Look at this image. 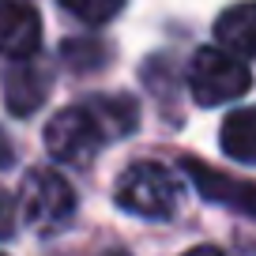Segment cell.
<instances>
[{"instance_id": "obj_1", "label": "cell", "mask_w": 256, "mask_h": 256, "mask_svg": "<svg viewBox=\"0 0 256 256\" xmlns=\"http://www.w3.org/2000/svg\"><path fill=\"white\" fill-rule=\"evenodd\" d=\"M113 200L128 215L170 218L181 208V181L174 170L158 166V162H132L113 184Z\"/></svg>"}, {"instance_id": "obj_2", "label": "cell", "mask_w": 256, "mask_h": 256, "mask_svg": "<svg viewBox=\"0 0 256 256\" xmlns=\"http://www.w3.org/2000/svg\"><path fill=\"white\" fill-rule=\"evenodd\" d=\"M252 87V72H248L245 56L230 53L222 46H204L196 49L188 64V90L196 106H226L248 94Z\"/></svg>"}, {"instance_id": "obj_3", "label": "cell", "mask_w": 256, "mask_h": 256, "mask_svg": "<svg viewBox=\"0 0 256 256\" xmlns=\"http://www.w3.org/2000/svg\"><path fill=\"white\" fill-rule=\"evenodd\" d=\"M19 211L23 222L38 234L64 230L76 215V188L56 170H30L19 188Z\"/></svg>"}, {"instance_id": "obj_4", "label": "cell", "mask_w": 256, "mask_h": 256, "mask_svg": "<svg viewBox=\"0 0 256 256\" xmlns=\"http://www.w3.org/2000/svg\"><path fill=\"white\" fill-rule=\"evenodd\" d=\"M106 144H110V136H106L102 120L94 117V110L87 102L72 106V110H60L46 124V147L64 166H87V162H94Z\"/></svg>"}, {"instance_id": "obj_5", "label": "cell", "mask_w": 256, "mask_h": 256, "mask_svg": "<svg viewBox=\"0 0 256 256\" xmlns=\"http://www.w3.org/2000/svg\"><path fill=\"white\" fill-rule=\"evenodd\" d=\"M42 49V19L26 0H0V56L26 60Z\"/></svg>"}, {"instance_id": "obj_6", "label": "cell", "mask_w": 256, "mask_h": 256, "mask_svg": "<svg viewBox=\"0 0 256 256\" xmlns=\"http://www.w3.org/2000/svg\"><path fill=\"white\" fill-rule=\"evenodd\" d=\"M184 174L192 177V184L200 188V196H208L211 204H222V208H234L241 215H252L256 218V184L252 181H238V177H226V174H215L211 166L196 158H184L181 162Z\"/></svg>"}, {"instance_id": "obj_7", "label": "cell", "mask_w": 256, "mask_h": 256, "mask_svg": "<svg viewBox=\"0 0 256 256\" xmlns=\"http://www.w3.org/2000/svg\"><path fill=\"white\" fill-rule=\"evenodd\" d=\"M49 72L42 68L34 56L19 60L8 76H4V106H8L12 117H30L46 106L49 98Z\"/></svg>"}, {"instance_id": "obj_8", "label": "cell", "mask_w": 256, "mask_h": 256, "mask_svg": "<svg viewBox=\"0 0 256 256\" xmlns=\"http://www.w3.org/2000/svg\"><path fill=\"white\" fill-rule=\"evenodd\" d=\"M215 42L245 60H256V0L230 4L215 19Z\"/></svg>"}, {"instance_id": "obj_9", "label": "cell", "mask_w": 256, "mask_h": 256, "mask_svg": "<svg viewBox=\"0 0 256 256\" xmlns=\"http://www.w3.org/2000/svg\"><path fill=\"white\" fill-rule=\"evenodd\" d=\"M218 144L234 162L256 166V106H241V110L226 113L222 128H218Z\"/></svg>"}, {"instance_id": "obj_10", "label": "cell", "mask_w": 256, "mask_h": 256, "mask_svg": "<svg viewBox=\"0 0 256 256\" xmlns=\"http://www.w3.org/2000/svg\"><path fill=\"white\" fill-rule=\"evenodd\" d=\"M87 106L102 120L110 140H120L128 132H136V124H140V110L128 94H94V98H87Z\"/></svg>"}, {"instance_id": "obj_11", "label": "cell", "mask_w": 256, "mask_h": 256, "mask_svg": "<svg viewBox=\"0 0 256 256\" xmlns=\"http://www.w3.org/2000/svg\"><path fill=\"white\" fill-rule=\"evenodd\" d=\"M56 4H60L68 16L83 19V23L102 26V23H110V19L120 16V8H124L128 0H56Z\"/></svg>"}, {"instance_id": "obj_12", "label": "cell", "mask_w": 256, "mask_h": 256, "mask_svg": "<svg viewBox=\"0 0 256 256\" xmlns=\"http://www.w3.org/2000/svg\"><path fill=\"white\" fill-rule=\"evenodd\" d=\"M16 234V200L0 188V238H12Z\"/></svg>"}]
</instances>
